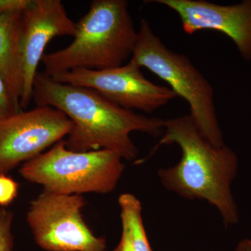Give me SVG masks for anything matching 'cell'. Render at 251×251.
<instances>
[{
    "instance_id": "6da1fadb",
    "label": "cell",
    "mask_w": 251,
    "mask_h": 251,
    "mask_svg": "<svg viewBox=\"0 0 251 251\" xmlns=\"http://www.w3.org/2000/svg\"><path fill=\"white\" fill-rule=\"evenodd\" d=\"M32 100L36 106L52 107L69 117L73 127L65 145L77 152L109 150L134 161L138 150L130 133L157 138L163 133V119L126 110L96 91L57 82L45 73L36 74Z\"/></svg>"
},
{
    "instance_id": "7a4b0ae2",
    "label": "cell",
    "mask_w": 251,
    "mask_h": 251,
    "mask_svg": "<svg viewBox=\"0 0 251 251\" xmlns=\"http://www.w3.org/2000/svg\"><path fill=\"white\" fill-rule=\"evenodd\" d=\"M173 144L181 149V158L175 166L158 171L162 185L185 199L214 206L226 227L238 224L239 210L232 192L239 166L237 153L226 145L216 148L206 141L189 115L164 120L163 134L151 153Z\"/></svg>"
},
{
    "instance_id": "3957f363",
    "label": "cell",
    "mask_w": 251,
    "mask_h": 251,
    "mask_svg": "<svg viewBox=\"0 0 251 251\" xmlns=\"http://www.w3.org/2000/svg\"><path fill=\"white\" fill-rule=\"evenodd\" d=\"M138 39L126 0H94L76 23L74 40L64 49L45 53V74L54 77L75 69L104 70L131 58Z\"/></svg>"
},
{
    "instance_id": "277c9868",
    "label": "cell",
    "mask_w": 251,
    "mask_h": 251,
    "mask_svg": "<svg viewBox=\"0 0 251 251\" xmlns=\"http://www.w3.org/2000/svg\"><path fill=\"white\" fill-rule=\"evenodd\" d=\"M131 59L165 81L176 97L184 99L189 116L203 138L216 148L225 142L220 127L212 85L187 56L168 49L142 19Z\"/></svg>"
},
{
    "instance_id": "5b68a950",
    "label": "cell",
    "mask_w": 251,
    "mask_h": 251,
    "mask_svg": "<svg viewBox=\"0 0 251 251\" xmlns=\"http://www.w3.org/2000/svg\"><path fill=\"white\" fill-rule=\"evenodd\" d=\"M123 158L109 150L77 152L62 140L46 152L23 163L20 174L44 190L64 195L108 194L125 169Z\"/></svg>"
},
{
    "instance_id": "8992f818",
    "label": "cell",
    "mask_w": 251,
    "mask_h": 251,
    "mask_svg": "<svg viewBox=\"0 0 251 251\" xmlns=\"http://www.w3.org/2000/svg\"><path fill=\"white\" fill-rule=\"evenodd\" d=\"M80 195L44 190L33 200L27 214L34 241L46 251H105L107 241L97 237L86 224Z\"/></svg>"
},
{
    "instance_id": "52a82bcc",
    "label": "cell",
    "mask_w": 251,
    "mask_h": 251,
    "mask_svg": "<svg viewBox=\"0 0 251 251\" xmlns=\"http://www.w3.org/2000/svg\"><path fill=\"white\" fill-rule=\"evenodd\" d=\"M141 69L130 59L118 67L104 70L75 69L51 77L62 83L96 91L126 110L152 113L176 96L169 87L147 79Z\"/></svg>"
},
{
    "instance_id": "ba28073f",
    "label": "cell",
    "mask_w": 251,
    "mask_h": 251,
    "mask_svg": "<svg viewBox=\"0 0 251 251\" xmlns=\"http://www.w3.org/2000/svg\"><path fill=\"white\" fill-rule=\"evenodd\" d=\"M73 122L50 106H36L0 121V174L7 175L67 137Z\"/></svg>"
},
{
    "instance_id": "9c48e42d",
    "label": "cell",
    "mask_w": 251,
    "mask_h": 251,
    "mask_svg": "<svg viewBox=\"0 0 251 251\" xmlns=\"http://www.w3.org/2000/svg\"><path fill=\"white\" fill-rule=\"evenodd\" d=\"M76 23L68 16L60 0H32L23 13L19 51L23 72L20 105L27 108L32 100L33 86L46 46L54 38L74 37Z\"/></svg>"
},
{
    "instance_id": "30bf717a",
    "label": "cell",
    "mask_w": 251,
    "mask_h": 251,
    "mask_svg": "<svg viewBox=\"0 0 251 251\" xmlns=\"http://www.w3.org/2000/svg\"><path fill=\"white\" fill-rule=\"evenodd\" d=\"M173 10L184 32L214 30L229 37L243 59L251 61V0L233 5H220L205 0H151Z\"/></svg>"
},
{
    "instance_id": "8fae6325",
    "label": "cell",
    "mask_w": 251,
    "mask_h": 251,
    "mask_svg": "<svg viewBox=\"0 0 251 251\" xmlns=\"http://www.w3.org/2000/svg\"><path fill=\"white\" fill-rule=\"evenodd\" d=\"M22 20L23 13L0 16V72L19 105L23 91V72L19 51Z\"/></svg>"
},
{
    "instance_id": "7c38bea8",
    "label": "cell",
    "mask_w": 251,
    "mask_h": 251,
    "mask_svg": "<svg viewBox=\"0 0 251 251\" xmlns=\"http://www.w3.org/2000/svg\"><path fill=\"white\" fill-rule=\"evenodd\" d=\"M121 210L122 230L129 239L135 251H153L149 242L142 216L141 202L134 195L122 193L118 198Z\"/></svg>"
},
{
    "instance_id": "4fadbf2b",
    "label": "cell",
    "mask_w": 251,
    "mask_h": 251,
    "mask_svg": "<svg viewBox=\"0 0 251 251\" xmlns=\"http://www.w3.org/2000/svg\"><path fill=\"white\" fill-rule=\"evenodd\" d=\"M23 110L15 100L9 86L0 72V121Z\"/></svg>"
},
{
    "instance_id": "5bb4252c",
    "label": "cell",
    "mask_w": 251,
    "mask_h": 251,
    "mask_svg": "<svg viewBox=\"0 0 251 251\" xmlns=\"http://www.w3.org/2000/svg\"><path fill=\"white\" fill-rule=\"evenodd\" d=\"M13 219L12 211L0 208V251H14Z\"/></svg>"
},
{
    "instance_id": "9a60e30c",
    "label": "cell",
    "mask_w": 251,
    "mask_h": 251,
    "mask_svg": "<svg viewBox=\"0 0 251 251\" xmlns=\"http://www.w3.org/2000/svg\"><path fill=\"white\" fill-rule=\"evenodd\" d=\"M19 185L6 175L0 174V206L5 208L18 196Z\"/></svg>"
},
{
    "instance_id": "2e32d148",
    "label": "cell",
    "mask_w": 251,
    "mask_h": 251,
    "mask_svg": "<svg viewBox=\"0 0 251 251\" xmlns=\"http://www.w3.org/2000/svg\"><path fill=\"white\" fill-rule=\"evenodd\" d=\"M32 0H0V16L23 13L30 6Z\"/></svg>"
},
{
    "instance_id": "e0dca14e",
    "label": "cell",
    "mask_w": 251,
    "mask_h": 251,
    "mask_svg": "<svg viewBox=\"0 0 251 251\" xmlns=\"http://www.w3.org/2000/svg\"><path fill=\"white\" fill-rule=\"evenodd\" d=\"M112 251H135L130 244L128 236L125 232L122 231L121 238L117 247Z\"/></svg>"
},
{
    "instance_id": "ac0fdd59",
    "label": "cell",
    "mask_w": 251,
    "mask_h": 251,
    "mask_svg": "<svg viewBox=\"0 0 251 251\" xmlns=\"http://www.w3.org/2000/svg\"><path fill=\"white\" fill-rule=\"evenodd\" d=\"M235 251H251V239L246 238L241 240L238 243Z\"/></svg>"
}]
</instances>
